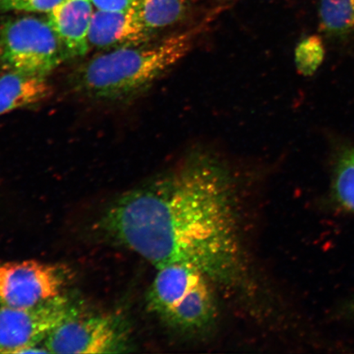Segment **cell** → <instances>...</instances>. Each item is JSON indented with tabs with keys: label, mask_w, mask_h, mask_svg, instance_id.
I'll return each instance as SVG.
<instances>
[{
	"label": "cell",
	"mask_w": 354,
	"mask_h": 354,
	"mask_svg": "<svg viewBox=\"0 0 354 354\" xmlns=\"http://www.w3.org/2000/svg\"><path fill=\"white\" fill-rule=\"evenodd\" d=\"M236 190L223 165L194 155L114 199L95 230L156 268L190 266L214 286L234 289L247 277Z\"/></svg>",
	"instance_id": "obj_1"
},
{
	"label": "cell",
	"mask_w": 354,
	"mask_h": 354,
	"mask_svg": "<svg viewBox=\"0 0 354 354\" xmlns=\"http://www.w3.org/2000/svg\"><path fill=\"white\" fill-rule=\"evenodd\" d=\"M196 32L171 35L154 43L110 48L75 71V90L88 98L118 101L144 90L192 50Z\"/></svg>",
	"instance_id": "obj_2"
},
{
	"label": "cell",
	"mask_w": 354,
	"mask_h": 354,
	"mask_svg": "<svg viewBox=\"0 0 354 354\" xmlns=\"http://www.w3.org/2000/svg\"><path fill=\"white\" fill-rule=\"evenodd\" d=\"M214 286L190 266H162L157 268L146 304L167 328L189 337L203 335L212 328L218 316Z\"/></svg>",
	"instance_id": "obj_3"
},
{
	"label": "cell",
	"mask_w": 354,
	"mask_h": 354,
	"mask_svg": "<svg viewBox=\"0 0 354 354\" xmlns=\"http://www.w3.org/2000/svg\"><path fill=\"white\" fill-rule=\"evenodd\" d=\"M69 59L48 19L12 17L0 26V66L4 70L46 77Z\"/></svg>",
	"instance_id": "obj_4"
},
{
	"label": "cell",
	"mask_w": 354,
	"mask_h": 354,
	"mask_svg": "<svg viewBox=\"0 0 354 354\" xmlns=\"http://www.w3.org/2000/svg\"><path fill=\"white\" fill-rule=\"evenodd\" d=\"M73 308L63 295L28 308L0 305V353H48L39 344Z\"/></svg>",
	"instance_id": "obj_5"
},
{
	"label": "cell",
	"mask_w": 354,
	"mask_h": 354,
	"mask_svg": "<svg viewBox=\"0 0 354 354\" xmlns=\"http://www.w3.org/2000/svg\"><path fill=\"white\" fill-rule=\"evenodd\" d=\"M44 346L51 353H120L129 347V334L117 317L81 314L73 308L48 335Z\"/></svg>",
	"instance_id": "obj_6"
},
{
	"label": "cell",
	"mask_w": 354,
	"mask_h": 354,
	"mask_svg": "<svg viewBox=\"0 0 354 354\" xmlns=\"http://www.w3.org/2000/svg\"><path fill=\"white\" fill-rule=\"evenodd\" d=\"M65 270L35 260L0 262V305L28 308L62 295Z\"/></svg>",
	"instance_id": "obj_7"
},
{
	"label": "cell",
	"mask_w": 354,
	"mask_h": 354,
	"mask_svg": "<svg viewBox=\"0 0 354 354\" xmlns=\"http://www.w3.org/2000/svg\"><path fill=\"white\" fill-rule=\"evenodd\" d=\"M149 37L141 24L135 3L127 10L95 11L88 30V44L110 50L147 42Z\"/></svg>",
	"instance_id": "obj_8"
},
{
	"label": "cell",
	"mask_w": 354,
	"mask_h": 354,
	"mask_svg": "<svg viewBox=\"0 0 354 354\" xmlns=\"http://www.w3.org/2000/svg\"><path fill=\"white\" fill-rule=\"evenodd\" d=\"M94 7L92 0H64L48 13L47 19L68 57L85 55L90 50L88 30Z\"/></svg>",
	"instance_id": "obj_9"
},
{
	"label": "cell",
	"mask_w": 354,
	"mask_h": 354,
	"mask_svg": "<svg viewBox=\"0 0 354 354\" xmlns=\"http://www.w3.org/2000/svg\"><path fill=\"white\" fill-rule=\"evenodd\" d=\"M50 94L46 77L8 71L0 77V116L41 103Z\"/></svg>",
	"instance_id": "obj_10"
},
{
	"label": "cell",
	"mask_w": 354,
	"mask_h": 354,
	"mask_svg": "<svg viewBox=\"0 0 354 354\" xmlns=\"http://www.w3.org/2000/svg\"><path fill=\"white\" fill-rule=\"evenodd\" d=\"M192 0H136V8L147 32L169 28L183 19Z\"/></svg>",
	"instance_id": "obj_11"
},
{
	"label": "cell",
	"mask_w": 354,
	"mask_h": 354,
	"mask_svg": "<svg viewBox=\"0 0 354 354\" xmlns=\"http://www.w3.org/2000/svg\"><path fill=\"white\" fill-rule=\"evenodd\" d=\"M319 16L326 34L342 37L354 30V0H321Z\"/></svg>",
	"instance_id": "obj_12"
},
{
	"label": "cell",
	"mask_w": 354,
	"mask_h": 354,
	"mask_svg": "<svg viewBox=\"0 0 354 354\" xmlns=\"http://www.w3.org/2000/svg\"><path fill=\"white\" fill-rule=\"evenodd\" d=\"M332 197L340 209L354 214V149L344 151L336 162Z\"/></svg>",
	"instance_id": "obj_13"
},
{
	"label": "cell",
	"mask_w": 354,
	"mask_h": 354,
	"mask_svg": "<svg viewBox=\"0 0 354 354\" xmlns=\"http://www.w3.org/2000/svg\"><path fill=\"white\" fill-rule=\"evenodd\" d=\"M325 57V48L322 39L311 35L303 39L295 50V65L299 72L305 77L312 76L322 64Z\"/></svg>",
	"instance_id": "obj_14"
},
{
	"label": "cell",
	"mask_w": 354,
	"mask_h": 354,
	"mask_svg": "<svg viewBox=\"0 0 354 354\" xmlns=\"http://www.w3.org/2000/svg\"><path fill=\"white\" fill-rule=\"evenodd\" d=\"M64 0H6L0 3V10L50 13Z\"/></svg>",
	"instance_id": "obj_15"
},
{
	"label": "cell",
	"mask_w": 354,
	"mask_h": 354,
	"mask_svg": "<svg viewBox=\"0 0 354 354\" xmlns=\"http://www.w3.org/2000/svg\"><path fill=\"white\" fill-rule=\"evenodd\" d=\"M92 2L99 10L123 11L129 10L136 0H92Z\"/></svg>",
	"instance_id": "obj_16"
},
{
	"label": "cell",
	"mask_w": 354,
	"mask_h": 354,
	"mask_svg": "<svg viewBox=\"0 0 354 354\" xmlns=\"http://www.w3.org/2000/svg\"><path fill=\"white\" fill-rule=\"evenodd\" d=\"M342 312L343 315L346 316L347 317L354 318V297L344 305Z\"/></svg>",
	"instance_id": "obj_17"
},
{
	"label": "cell",
	"mask_w": 354,
	"mask_h": 354,
	"mask_svg": "<svg viewBox=\"0 0 354 354\" xmlns=\"http://www.w3.org/2000/svg\"><path fill=\"white\" fill-rule=\"evenodd\" d=\"M4 1H6V0H0V3H3Z\"/></svg>",
	"instance_id": "obj_18"
}]
</instances>
